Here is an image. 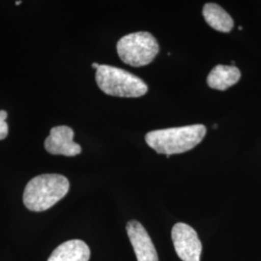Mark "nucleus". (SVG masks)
<instances>
[{
	"mask_svg": "<svg viewBox=\"0 0 261 261\" xmlns=\"http://www.w3.org/2000/svg\"><path fill=\"white\" fill-rule=\"evenodd\" d=\"M206 135L205 126L201 124L178 128L149 132L145 140L152 149L159 154H181L195 148Z\"/></svg>",
	"mask_w": 261,
	"mask_h": 261,
	"instance_id": "obj_1",
	"label": "nucleus"
},
{
	"mask_svg": "<svg viewBox=\"0 0 261 261\" xmlns=\"http://www.w3.org/2000/svg\"><path fill=\"white\" fill-rule=\"evenodd\" d=\"M69 180L60 174H42L31 179L23 193L28 210L43 212L56 204L68 194Z\"/></svg>",
	"mask_w": 261,
	"mask_h": 261,
	"instance_id": "obj_2",
	"label": "nucleus"
},
{
	"mask_svg": "<svg viewBox=\"0 0 261 261\" xmlns=\"http://www.w3.org/2000/svg\"><path fill=\"white\" fill-rule=\"evenodd\" d=\"M96 83L103 93L114 97L138 98L148 91V86L139 76L110 65H100Z\"/></svg>",
	"mask_w": 261,
	"mask_h": 261,
	"instance_id": "obj_3",
	"label": "nucleus"
},
{
	"mask_svg": "<svg viewBox=\"0 0 261 261\" xmlns=\"http://www.w3.org/2000/svg\"><path fill=\"white\" fill-rule=\"evenodd\" d=\"M116 48L122 61L133 67L148 65L159 53L157 40L152 34L143 31L122 37Z\"/></svg>",
	"mask_w": 261,
	"mask_h": 261,
	"instance_id": "obj_4",
	"label": "nucleus"
},
{
	"mask_svg": "<svg viewBox=\"0 0 261 261\" xmlns=\"http://www.w3.org/2000/svg\"><path fill=\"white\" fill-rule=\"evenodd\" d=\"M175 252L183 261H200L202 244L196 230L189 224L178 223L171 231Z\"/></svg>",
	"mask_w": 261,
	"mask_h": 261,
	"instance_id": "obj_5",
	"label": "nucleus"
},
{
	"mask_svg": "<svg viewBox=\"0 0 261 261\" xmlns=\"http://www.w3.org/2000/svg\"><path fill=\"white\" fill-rule=\"evenodd\" d=\"M45 148L50 154L68 157L82 153V147L74 141V130L68 126L54 127L45 140Z\"/></svg>",
	"mask_w": 261,
	"mask_h": 261,
	"instance_id": "obj_6",
	"label": "nucleus"
},
{
	"mask_svg": "<svg viewBox=\"0 0 261 261\" xmlns=\"http://www.w3.org/2000/svg\"><path fill=\"white\" fill-rule=\"evenodd\" d=\"M127 233L138 261H159L158 254L149 234L138 221L127 224Z\"/></svg>",
	"mask_w": 261,
	"mask_h": 261,
	"instance_id": "obj_7",
	"label": "nucleus"
},
{
	"mask_svg": "<svg viewBox=\"0 0 261 261\" xmlns=\"http://www.w3.org/2000/svg\"><path fill=\"white\" fill-rule=\"evenodd\" d=\"M90 250L82 240H70L59 245L47 261H88Z\"/></svg>",
	"mask_w": 261,
	"mask_h": 261,
	"instance_id": "obj_8",
	"label": "nucleus"
},
{
	"mask_svg": "<svg viewBox=\"0 0 261 261\" xmlns=\"http://www.w3.org/2000/svg\"><path fill=\"white\" fill-rule=\"evenodd\" d=\"M241 79V72L235 66L217 65L207 76L209 87L217 90H226Z\"/></svg>",
	"mask_w": 261,
	"mask_h": 261,
	"instance_id": "obj_9",
	"label": "nucleus"
},
{
	"mask_svg": "<svg viewBox=\"0 0 261 261\" xmlns=\"http://www.w3.org/2000/svg\"><path fill=\"white\" fill-rule=\"evenodd\" d=\"M202 14L206 22L217 31L227 33L233 28V19L218 4L207 3L203 7Z\"/></svg>",
	"mask_w": 261,
	"mask_h": 261,
	"instance_id": "obj_10",
	"label": "nucleus"
},
{
	"mask_svg": "<svg viewBox=\"0 0 261 261\" xmlns=\"http://www.w3.org/2000/svg\"><path fill=\"white\" fill-rule=\"evenodd\" d=\"M7 112L0 111V140H4L8 136V124L6 123Z\"/></svg>",
	"mask_w": 261,
	"mask_h": 261,
	"instance_id": "obj_11",
	"label": "nucleus"
},
{
	"mask_svg": "<svg viewBox=\"0 0 261 261\" xmlns=\"http://www.w3.org/2000/svg\"><path fill=\"white\" fill-rule=\"evenodd\" d=\"M99 67H100V65H99L98 63H93V64H92V68H93V69H95L96 71H97V70L99 69Z\"/></svg>",
	"mask_w": 261,
	"mask_h": 261,
	"instance_id": "obj_12",
	"label": "nucleus"
},
{
	"mask_svg": "<svg viewBox=\"0 0 261 261\" xmlns=\"http://www.w3.org/2000/svg\"><path fill=\"white\" fill-rule=\"evenodd\" d=\"M20 3H21V1H17V2H16V5H19Z\"/></svg>",
	"mask_w": 261,
	"mask_h": 261,
	"instance_id": "obj_13",
	"label": "nucleus"
}]
</instances>
